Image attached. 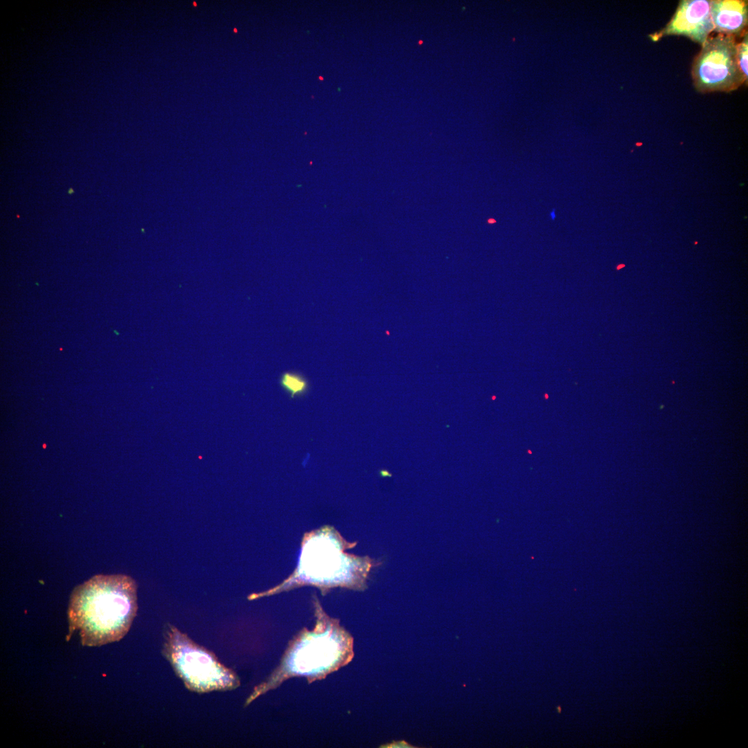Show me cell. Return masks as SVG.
I'll return each mask as SVG.
<instances>
[{
	"label": "cell",
	"mask_w": 748,
	"mask_h": 748,
	"mask_svg": "<svg viewBox=\"0 0 748 748\" xmlns=\"http://www.w3.org/2000/svg\"><path fill=\"white\" fill-rule=\"evenodd\" d=\"M136 583L123 574L97 575L73 591L68 611L69 633L79 630L83 645L121 640L137 612Z\"/></svg>",
	"instance_id": "cell-1"
},
{
	"label": "cell",
	"mask_w": 748,
	"mask_h": 748,
	"mask_svg": "<svg viewBox=\"0 0 748 748\" xmlns=\"http://www.w3.org/2000/svg\"><path fill=\"white\" fill-rule=\"evenodd\" d=\"M332 528H323L305 537L296 570L283 584L264 592L252 594L256 599L283 591L296 585L310 584L322 589L341 586L364 589L371 569L376 562L368 557L347 554L350 545Z\"/></svg>",
	"instance_id": "cell-2"
},
{
	"label": "cell",
	"mask_w": 748,
	"mask_h": 748,
	"mask_svg": "<svg viewBox=\"0 0 748 748\" xmlns=\"http://www.w3.org/2000/svg\"><path fill=\"white\" fill-rule=\"evenodd\" d=\"M317 623L303 632L290 647L281 665L265 682L256 686L244 706L278 686L291 676L316 679L348 664L353 657V641L339 623L317 607Z\"/></svg>",
	"instance_id": "cell-3"
},
{
	"label": "cell",
	"mask_w": 748,
	"mask_h": 748,
	"mask_svg": "<svg viewBox=\"0 0 748 748\" xmlns=\"http://www.w3.org/2000/svg\"><path fill=\"white\" fill-rule=\"evenodd\" d=\"M162 652L190 691H226L240 685L236 673L221 663L213 652L170 623L165 626Z\"/></svg>",
	"instance_id": "cell-4"
},
{
	"label": "cell",
	"mask_w": 748,
	"mask_h": 748,
	"mask_svg": "<svg viewBox=\"0 0 748 748\" xmlns=\"http://www.w3.org/2000/svg\"><path fill=\"white\" fill-rule=\"evenodd\" d=\"M736 37L718 34L709 37L695 57L691 75L700 93L731 92L745 84L736 57Z\"/></svg>",
	"instance_id": "cell-5"
},
{
	"label": "cell",
	"mask_w": 748,
	"mask_h": 748,
	"mask_svg": "<svg viewBox=\"0 0 748 748\" xmlns=\"http://www.w3.org/2000/svg\"><path fill=\"white\" fill-rule=\"evenodd\" d=\"M709 0H681L670 20L661 30L649 35L652 42L665 36L686 37L701 46L713 31Z\"/></svg>",
	"instance_id": "cell-6"
},
{
	"label": "cell",
	"mask_w": 748,
	"mask_h": 748,
	"mask_svg": "<svg viewBox=\"0 0 748 748\" xmlns=\"http://www.w3.org/2000/svg\"><path fill=\"white\" fill-rule=\"evenodd\" d=\"M710 14L713 31L736 36L745 35L748 22V3L745 0H712Z\"/></svg>",
	"instance_id": "cell-7"
},
{
	"label": "cell",
	"mask_w": 748,
	"mask_h": 748,
	"mask_svg": "<svg viewBox=\"0 0 748 748\" xmlns=\"http://www.w3.org/2000/svg\"><path fill=\"white\" fill-rule=\"evenodd\" d=\"M279 382L280 386L290 395L292 398L296 395H304L309 389L308 380L296 373H283Z\"/></svg>",
	"instance_id": "cell-8"
},
{
	"label": "cell",
	"mask_w": 748,
	"mask_h": 748,
	"mask_svg": "<svg viewBox=\"0 0 748 748\" xmlns=\"http://www.w3.org/2000/svg\"><path fill=\"white\" fill-rule=\"evenodd\" d=\"M748 53V35L747 32L743 35L740 43L736 45V57L739 70L742 75L745 84L747 85V53Z\"/></svg>",
	"instance_id": "cell-9"
},
{
	"label": "cell",
	"mask_w": 748,
	"mask_h": 748,
	"mask_svg": "<svg viewBox=\"0 0 748 748\" xmlns=\"http://www.w3.org/2000/svg\"><path fill=\"white\" fill-rule=\"evenodd\" d=\"M386 747H394V748L395 747H399V748H401V747L414 748L415 747L414 746H411V745L409 744L405 740L394 741L392 743L387 745V746H386Z\"/></svg>",
	"instance_id": "cell-10"
},
{
	"label": "cell",
	"mask_w": 748,
	"mask_h": 748,
	"mask_svg": "<svg viewBox=\"0 0 748 748\" xmlns=\"http://www.w3.org/2000/svg\"><path fill=\"white\" fill-rule=\"evenodd\" d=\"M549 216H550V217H551V220H555V218L556 217V215H555V210H553V211H551V212L550 213V214H549Z\"/></svg>",
	"instance_id": "cell-11"
},
{
	"label": "cell",
	"mask_w": 748,
	"mask_h": 748,
	"mask_svg": "<svg viewBox=\"0 0 748 748\" xmlns=\"http://www.w3.org/2000/svg\"><path fill=\"white\" fill-rule=\"evenodd\" d=\"M624 267V265H621L620 266H618V267H617V269H619L620 268H621V267Z\"/></svg>",
	"instance_id": "cell-12"
}]
</instances>
